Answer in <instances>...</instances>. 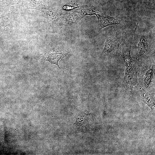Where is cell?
<instances>
[{
    "mask_svg": "<svg viewBox=\"0 0 155 155\" xmlns=\"http://www.w3.org/2000/svg\"><path fill=\"white\" fill-rule=\"evenodd\" d=\"M132 38L133 36L130 37L119 53L125 65V73L122 85L126 90L134 89L139 84L138 75L140 65L137 60L133 59L131 56L130 52Z\"/></svg>",
    "mask_w": 155,
    "mask_h": 155,
    "instance_id": "1",
    "label": "cell"
},
{
    "mask_svg": "<svg viewBox=\"0 0 155 155\" xmlns=\"http://www.w3.org/2000/svg\"><path fill=\"white\" fill-rule=\"evenodd\" d=\"M154 59L141 64L139 71L138 80L143 88L149 90L154 89L155 81Z\"/></svg>",
    "mask_w": 155,
    "mask_h": 155,
    "instance_id": "2",
    "label": "cell"
},
{
    "mask_svg": "<svg viewBox=\"0 0 155 155\" xmlns=\"http://www.w3.org/2000/svg\"><path fill=\"white\" fill-rule=\"evenodd\" d=\"M154 48L147 36L144 35L141 36L136 49V58L140 65L152 59Z\"/></svg>",
    "mask_w": 155,
    "mask_h": 155,
    "instance_id": "3",
    "label": "cell"
},
{
    "mask_svg": "<svg viewBox=\"0 0 155 155\" xmlns=\"http://www.w3.org/2000/svg\"><path fill=\"white\" fill-rule=\"evenodd\" d=\"M123 41V38L119 32L114 36H106L104 48L101 53L102 56H115L119 53V47Z\"/></svg>",
    "mask_w": 155,
    "mask_h": 155,
    "instance_id": "4",
    "label": "cell"
},
{
    "mask_svg": "<svg viewBox=\"0 0 155 155\" xmlns=\"http://www.w3.org/2000/svg\"><path fill=\"white\" fill-rule=\"evenodd\" d=\"M96 16L98 20L97 29L98 30L107 26L122 25L123 20L121 17H113L102 13Z\"/></svg>",
    "mask_w": 155,
    "mask_h": 155,
    "instance_id": "5",
    "label": "cell"
},
{
    "mask_svg": "<svg viewBox=\"0 0 155 155\" xmlns=\"http://www.w3.org/2000/svg\"><path fill=\"white\" fill-rule=\"evenodd\" d=\"M70 53H65L63 52H60L58 51H49L46 56L45 60L49 62L51 64L56 65L60 69L58 62L60 60L63 59Z\"/></svg>",
    "mask_w": 155,
    "mask_h": 155,
    "instance_id": "6",
    "label": "cell"
},
{
    "mask_svg": "<svg viewBox=\"0 0 155 155\" xmlns=\"http://www.w3.org/2000/svg\"><path fill=\"white\" fill-rule=\"evenodd\" d=\"M137 89L142 100L150 106H153L154 105V94L146 91L139 84L135 88Z\"/></svg>",
    "mask_w": 155,
    "mask_h": 155,
    "instance_id": "7",
    "label": "cell"
},
{
    "mask_svg": "<svg viewBox=\"0 0 155 155\" xmlns=\"http://www.w3.org/2000/svg\"><path fill=\"white\" fill-rule=\"evenodd\" d=\"M44 17L50 22H52L55 20L58 17L59 12L57 9L53 8L45 10L42 13Z\"/></svg>",
    "mask_w": 155,
    "mask_h": 155,
    "instance_id": "8",
    "label": "cell"
},
{
    "mask_svg": "<svg viewBox=\"0 0 155 155\" xmlns=\"http://www.w3.org/2000/svg\"><path fill=\"white\" fill-rule=\"evenodd\" d=\"M79 19V17L77 14L68 15L63 18V23L65 25H70L77 22Z\"/></svg>",
    "mask_w": 155,
    "mask_h": 155,
    "instance_id": "9",
    "label": "cell"
},
{
    "mask_svg": "<svg viewBox=\"0 0 155 155\" xmlns=\"http://www.w3.org/2000/svg\"><path fill=\"white\" fill-rule=\"evenodd\" d=\"M78 7H75L70 5H66L63 7V9H75Z\"/></svg>",
    "mask_w": 155,
    "mask_h": 155,
    "instance_id": "10",
    "label": "cell"
}]
</instances>
